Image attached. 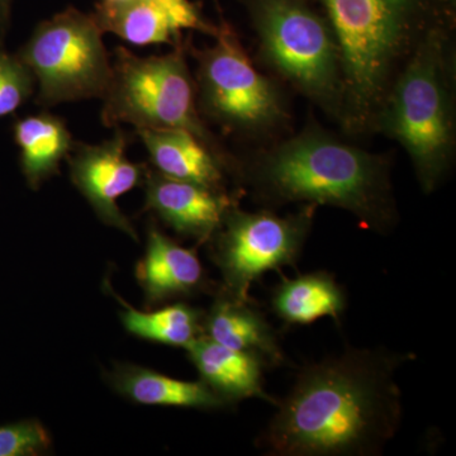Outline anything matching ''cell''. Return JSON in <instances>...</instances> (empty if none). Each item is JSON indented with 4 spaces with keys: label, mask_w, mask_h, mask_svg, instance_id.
I'll list each match as a JSON object with an SVG mask.
<instances>
[{
    "label": "cell",
    "mask_w": 456,
    "mask_h": 456,
    "mask_svg": "<svg viewBox=\"0 0 456 456\" xmlns=\"http://www.w3.org/2000/svg\"><path fill=\"white\" fill-rule=\"evenodd\" d=\"M411 354L346 347L299 369L257 436L270 456H375L403 419L395 373Z\"/></svg>",
    "instance_id": "1"
},
{
    "label": "cell",
    "mask_w": 456,
    "mask_h": 456,
    "mask_svg": "<svg viewBox=\"0 0 456 456\" xmlns=\"http://www.w3.org/2000/svg\"><path fill=\"white\" fill-rule=\"evenodd\" d=\"M233 175L270 208L289 203L336 207L382 235L397 226L391 156L353 145L316 121L237 161Z\"/></svg>",
    "instance_id": "2"
},
{
    "label": "cell",
    "mask_w": 456,
    "mask_h": 456,
    "mask_svg": "<svg viewBox=\"0 0 456 456\" xmlns=\"http://www.w3.org/2000/svg\"><path fill=\"white\" fill-rule=\"evenodd\" d=\"M340 53L342 130L371 134L387 93L428 29L452 23L444 0H317Z\"/></svg>",
    "instance_id": "3"
},
{
    "label": "cell",
    "mask_w": 456,
    "mask_h": 456,
    "mask_svg": "<svg viewBox=\"0 0 456 456\" xmlns=\"http://www.w3.org/2000/svg\"><path fill=\"white\" fill-rule=\"evenodd\" d=\"M452 23L432 27L402 66L375 116L371 134L403 147L419 187L431 194L454 163L455 51Z\"/></svg>",
    "instance_id": "4"
},
{
    "label": "cell",
    "mask_w": 456,
    "mask_h": 456,
    "mask_svg": "<svg viewBox=\"0 0 456 456\" xmlns=\"http://www.w3.org/2000/svg\"><path fill=\"white\" fill-rule=\"evenodd\" d=\"M189 42L179 38L169 53L137 56L117 47L112 75L102 102V122L106 127L134 126L137 130H184L198 137L227 165L236 167L208 130L197 104L196 83L187 61Z\"/></svg>",
    "instance_id": "5"
},
{
    "label": "cell",
    "mask_w": 456,
    "mask_h": 456,
    "mask_svg": "<svg viewBox=\"0 0 456 456\" xmlns=\"http://www.w3.org/2000/svg\"><path fill=\"white\" fill-rule=\"evenodd\" d=\"M260 61L338 125L340 53L329 20L310 0H245Z\"/></svg>",
    "instance_id": "6"
},
{
    "label": "cell",
    "mask_w": 456,
    "mask_h": 456,
    "mask_svg": "<svg viewBox=\"0 0 456 456\" xmlns=\"http://www.w3.org/2000/svg\"><path fill=\"white\" fill-rule=\"evenodd\" d=\"M213 37L206 49L189 45L198 64L194 83L202 118L246 139L283 130L289 112L278 84L255 68L230 25L222 22Z\"/></svg>",
    "instance_id": "7"
},
{
    "label": "cell",
    "mask_w": 456,
    "mask_h": 456,
    "mask_svg": "<svg viewBox=\"0 0 456 456\" xmlns=\"http://www.w3.org/2000/svg\"><path fill=\"white\" fill-rule=\"evenodd\" d=\"M18 56L35 77L42 107L102 99L112 75L103 31L75 7L38 23Z\"/></svg>",
    "instance_id": "8"
},
{
    "label": "cell",
    "mask_w": 456,
    "mask_h": 456,
    "mask_svg": "<svg viewBox=\"0 0 456 456\" xmlns=\"http://www.w3.org/2000/svg\"><path fill=\"white\" fill-rule=\"evenodd\" d=\"M317 206L279 216L272 209L242 211L233 206L212 236V257L228 294L248 301L255 281L265 273L296 266L314 226Z\"/></svg>",
    "instance_id": "9"
},
{
    "label": "cell",
    "mask_w": 456,
    "mask_h": 456,
    "mask_svg": "<svg viewBox=\"0 0 456 456\" xmlns=\"http://www.w3.org/2000/svg\"><path fill=\"white\" fill-rule=\"evenodd\" d=\"M127 146V136L121 127H117L110 140L97 145L75 142L66 158L75 187L98 217L137 240L136 231L117 203L146 175V167L128 159Z\"/></svg>",
    "instance_id": "10"
},
{
    "label": "cell",
    "mask_w": 456,
    "mask_h": 456,
    "mask_svg": "<svg viewBox=\"0 0 456 456\" xmlns=\"http://www.w3.org/2000/svg\"><path fill=\"white\" fill-rule=\"evenodd\" d=\"M92 14L103 33L134 46L176 42L189 29L212 37L218 31L191 0H102Z\"/></svg>",
    "instance_id": "11"
},
{
    "label": "cell",
    "mask_w": 456,
    "mask_h": 456,
    "mask_svg": "<svg viewBox=\"0 0 456 456\" xmlns=\"http://www.w3.org/2000/svg\"><path fill=\"white\" fill-rule=\"evenodd\" d=\"M146 208L183 236L209 241L227 212L236 206L228 191L203 187L146 171Z\"/></svg>",
    "instance_id": "12"
},
{
    "label": "cell",
    "mask_w": 456,
    "mask_h": 456,
    "mask_svg": "<svg viewBox=\"0 0 456 456\" xmlns=\"http://www.w3.org/2000/svg\"><path fill=\"white\" fill-rule=\"evenodd\" d=\"M202 335L230 347L259 358L266 368L289 364L277 332L265 316L248 301H240L222 290L208 314H203Z\"/></svg>",
    "instance_id": "13"
},
{
    "label": "cell",
    "mask_w": 456,
    "mask_h": 456,
    "mask_svg": "<svg viewBox=\"0 0 456 456\" xmlns=\"http://www.w3.org/2000/svg\"><path fill=\"white\" fill-rule=\"evenodd\" d=\"M188 356L206 383L228 404L248 398H259L275 406L277 399L264 389L266 365L256 356L230 349L200 335L187 347Z\"/></svg>",
    "instance_id": "14"
},
{
    "label": "cell",
    "mask_w": 456,
    "mask_h": 456,
    "mask_svg": "<svg viewBox=\"0 0 456 456\" xmlns=\"http://www.w3.org/2000/svg\"><path fill=\"white\" fill-rule=\"evenodd\" d=\"M136 134L161 175L227 191V165L191 132L137 130Z\"/></svg>",
    "instance_id": "15"
},
{
    "label": "cell",
    "mask_w": 456,
    "mask_h": 456,
    "mask_svg": "<svg viewBox=\"0 0 456 456\" xmlns=\"http://www.w3.org/2000/svg\"><path fill=\"white\" fill-rule=\"evenodd\" d=\"M149 305L196 294L204 285V270L194 250L183 248L156 227L150 228L145 257L136 270Z\"/></svg>",
    "instance_id": "16"
},
{
    "label": "cell",
    "mask_w": 456,
    "mask_h": 456,
    "mask_svg": "<svg viewBox=\"0 0 456 456\" xmlns=\"http://www.w3.org/2000/svg\"><path fill=\"white\" fill-rule=\"evenodd\" d=\"M272 308L287 325H310L322 317L338 323L346 310V294L330 273H308L277 285Z\"/></svg>",
    "instance_id": "17"
},
{
    "label": "cell",
    "mask_w": 456,
    "mask_h": 456,
    "mask_svg": "<svg viewBox=\"0 0 456 456\" xmlns=\"http://www.w3.org/2000/svg\"><path fill=\"white\" fill-rule=\"evenodd\" d=\"M114 389L125 397L149 406H176L198 410H221L224 399L200 382L174 379L137 365H121L110 375Z\"/></svg>",
    "instance_id": "18"
},
{
    "label": "cell",
    "mask_w": 456,
    "mask_h": 456,
    "mask_svg": "<svg viewBox=\"0 0 456 456\" xmlns=\"http://www.w3.org/2000/svg\"><path fill=\"white\" fill-rule=\"evenodd\" d=\"M14 140L20 150V165L27 182L37 188L59 170L75 141L64 119L49 112L20 119Z\"/></svg>",
    "instance_id": "19"
},
{
    "label": "cell",
    "mask_w": 456,
    "mask_h": 456,
    "mask_svg": "<svg viewBox=\"0 0 456 456\" xmlns=\"http://www.w3.org/2000/svg\"><path fill=\"white\" fill-rule=\"evenodd\" d=\"M117 298L123 307V325L128 332L141 338L185 349L202 335V312L185 303H175L155 312H140L119 297Z\"/></svg>",
    "instance_id": "20"
},
{
    "label": "cell",
    "mask_w": 456,
    "mask_h": 456,
    "mask_svg": "<svg viewBox=\"0 0 456 456\" xmlns=\"http://www.w3.org/2000/svg\"><path fill=\"white\" fill-rule=\"evenodd\" d=\"M35 77L20 56L0 49V117L16 112L35 90Z\"/></svg>",
    "instance_id": "21"
},
{
    "label": "cell",
    "mask_w": 456,
    "mask_h": 456,
    "mask_svg": "<svg viewBox=\"0 0 456 456\" xmlns=\"http://www.w3.org/2000/svg\"><path fill=\"white\" fill-rule=\"evenodd\" d=\"M49 446V435L38 422H18L0 428V456L38 454Z\"/></svg>",
    "instance_id": "22"
},
{
    "label": "cell",
    "mask_w": 456,
    "mask_h": 456,
    "mask_svg": "<svg viewBox=\"0 0 456 456\" xmlns=\"http://www.w3.org/2000/svg\"><path fill=\"white\" fill-rule=\"evenodd\" d=\"M12 2L13 0H0V28L4 29L11 20Z\"/></svg>",
    "instance_id": "23"
},
{
    "label": "cell",
    "mask_w": 456,
    "mask_h": 456,
    "mask_svg": "<svg viewBox=\"0 0 456 456\" xmlns=\"http://www.w3.org/2000/svg\"><path fill=\"white\" fill-rule=\"evenodd\" d=\"M444 3H445V5L448 7L449 11L452 12V13H454L456 0H444Z\"/></svg>",
    "instance_id": "24"
}]
</instances>
